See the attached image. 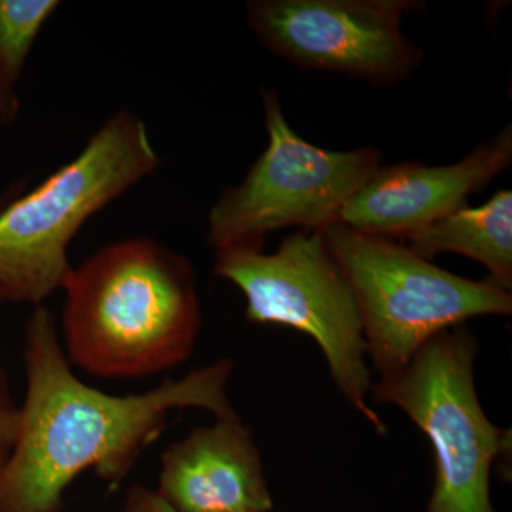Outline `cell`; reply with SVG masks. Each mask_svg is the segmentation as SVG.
Listing matches in <instances>:
<instances>
[{
  "label": "cell",
  "instance_id": "1",
  "mask_svg": "<svg viewBox=\"0 0 512 512\" xmlns=\"http://www.w3.org/2000/svg\"><path fill=\"white\" fill-rule=\"evenodd\" d=\"M23 360L26 396L12 453L0 468V512H62L67 488L84 471L123 483L174 410L238 417L227 397L234 369L228 359L146 393L117 396L82 382L45 306L26 322Z\"/></svg>",
  "mask_w": 512,
  "mask_h": 512
},
{
  "label": "cell",
  "instance_id": "2",
  "mask_svg": "<svg viewBox=\"0 0 512 512\" xmlns=\"http://www.w3.org/2000/svg\"><path fill=\"white\" fill-rule=\"evenodd\" d=\"M63 349L99 379H140L183 365L201 329L194 269L153 239L107 245L63 285Z\"/></svg>",
  "mask_w": 512,
  "mask_h": 512
},
{
  "label": "cell",
  "instance_id": "3",
  "mask_svg": "<svg viewBox=\"0 0 512 512\" xmlns=\"http://www.w3.org/2000/svg\"><path fill=\"white\" fill-rule=\"evenodd\" d=\"M160 164L146 124L123 110L70 163L0 211V302L42 306L72 272L67 248L86 221Z\"/></svg>",
  "mask_w": 512,
  "mask_h": 512
},
{
  "label": "cell",
  "instance_id": "4",
  "mask_svg": "<svg viewBox=\"0 0 512 512\" xmlns=\"http://www.w3.org/2000/svg\"><path fill=\"white\" fill-rule=\"evenodd\" d=\"M322 232L355 296L367 357L382 377L403 369L444 330L512 312L511 292L444 271L392 238L340 224Z\"/></svg>",
  "mask_w": 512,
  "mask_h": 512
},
{
  "label": "cell",
  "instance_id": "5",
  "mask_svg": "<svg viewBox=\"0 0 512 512\" xmlns=\"http://www.w3.org/2000/svg\"><path fill=\"white\" fill-rule=\"evenodd\" d=\"M214 272L245 296L249 322L286 326L315 340L346 402L377 433H386L367 402L373 383L359 308L322 231L296 232L274 254L262 248L217 252Z\"/></svg>",
  "mask_w": 512,
  "mask_h": 512
},
{
  "label": "cell",
  "instance_id": "6",
  "mask_svg": "<svg viewBox=\"0 0 512 512\" xmlns=\"http://www.w3.org/2000/svg\"><path fill=\"white\" fill-rule=\"evenodd\" d=\"M262 99L268 146L208 215L207 241L217 252L262 248L266 235L278 229L322 231L336 224L343 205L380 167L376 148L313 146L289 126L274 90H264Z\"/></svg>",
  "mask_w": 512,
  "mask_h": 512
},
{
  "label": "cell",
  "instance_id": "7",
  "mask_svg": "<svg viewBox=\"0 0 512 512\" xmlns=\"http://www.w3.org/2000/svg\"><path fill=\"white\" fill-rule=\"evenodd\" d=\"M476 352L464 325L444 330L372 387L376 402L399 407L433 444L436 484L427 512H493L491 467L505 440L478 400Z\"/></svg>",
  "mask_w": 512,
  "mask_h": 512
},
{
  "label": "cell",
  "instance_id": "8",
  "mask_svg": "<svg viewBox=\"0 0 512 512\" xmlns=\"http://www.w3.org/2000/svg\"><path fill=\"white\" fill-rule=\"evenodd\" d=\"M419 8L414 0H254L247 22L288 62L387 86L404 82L423 60L402 30L403 16Z\"/></svg>",
  "mask_w": 512,
  "mask_h": 512
},
{
  "label": "cell",
  "instance_id": "9",
  "mask_svg": "<svg viewBox=\"0 0 512 512\" xmlns=\"http://www.w3.org/2000/svg\"><path fill=\"white\" fill-rule=\"evenodd\" d=\"M511 163L508 126L457 163L380 165L343 205L336 224L380 237L407 238L464 207L470 195L487 187Z\"/></svg>",
  "mask_w": 512,
  "mask_h": 512
},
{
  "label": "cell",
  "instance_id": "10",
  "mask_svg": "<svg viewBox=\"0 0 512 512\" xmlns=\"http://www.w3.org/2000/svg\"><path fill=\"white\" fill-rule=\"evenodd\" d=\"M157 493L177 512H268L272 495L251 431L217 419L165 448Z\"/></svg>",
  "mask_w": 512,
  "mask_h": 512
},
{
  "label": "cell",
  "instance_id": "11",
  "mask_svg": "<svg viewBox=\"0 0 512 512\" xmlns=\"http://www.w3.org/2000/svg\"><path fill=\"white\" fill-rule=\"evenodd\" d=\"M410 251L427 259L454 252L488 269V284L512 288V192L498 191L480 207L467 205L406 238Z\"/></svg>",
  "mask_w": 512,
  "mask_h": 512
},
{
  "label": "cell",
  "instance_id": "12",
  "mask_svg": "<svg viewBox=\"0 0 512 512\" xmlns=\"http://www.w3.org/2000/svg\"><path fill=\"white\" fill-rule=\"evenodd\" d=\"M59 6L56 0H0V99L15 109V89L30 50Z\"/></svg>",
  "mask_w": 512,
  "mask_h": 512
},
{
  "label": "cell",
  "instance_id": "13",
  "mask_svg": "<svg viewBox=\"0 0 512 512\" xmlns=\"http://www.w3.org/2000/svg\"><path fill=\"white\" fill-rule=\"evenodd\" d=\"M19 426V406L10 392L5 367L0 362V468L5 466L12 453Z\"/></svg>",
  "mask_w": 512,
  "mask_h": 512
},
{
  "label": "cell",
  "instance_id": "14",
  "mask_svg": "<svg viewBox=\"0 0 512 512\" xmlns=\"http://www.w3.org/2000/svg\"><path fill=\"white\" fill-rule=\"evenodd\" d=\"M120 512H177L165 503L156 490L134 485L127 493L126 501Z\"/></svg>",
  "mask_w": 512,
  "mask_h": 512
},
{
  "label": "cell",
  "instance_id": "15",
  "mask_svg": "<svg viewBox=\"0 0 512 512\" xmlns=\"http://www.w3.org/2000/svg\"><path fill=\"white\" fill-rule=\"evenodd\" d=\"M16 113H18V109H15V107L10 106L6 101L0 99V120H2L3 123H8V121L15 119ZM8 202L6 198H0V211H2V208L5 207Z\"/></svg>",
  "mask_w": 512,
  "mask_h": 512
}]
</instances>
